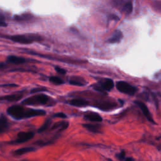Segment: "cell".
<instances>
[{
	"label": "cell",
	"mask_w": 161,
	"mask_h": 161,
	"mask_svg": "<svg viewBox=\"0 0 161 161\" xmlns=\"http://www.w3.org/2000/svg\"><path fill=\"white\" fill-rule=\"evenodd\" d=\"M7 113L16 120L30 118L38 116H44L46 114L44 110L25 108L20 105H13L7 109Z\"/></svg>",
	"instance_id": "6da1fadb"
},
{
	"label": "cell",
	"mask_w": 161,
	"mask_h": 161,
	"mask_svg": "<svg viewBox=\"0 0 161 161\" xmlns=\"http://www.w3.org/2000/svg\"><path fill=\"white\" fill-rule=\"evenodd\" d=\"M10 39L11 41L22 44H32L34 41H39L41 39L40 37H37L35 35H30L26 36L25 35H13L10 37Z\"/></svg>",
	"instance_id": "7a4b0ae2"
},
{
	"label": "cell",
	"mask_w": 161,
	"mask_h": 161,
	"mask_svg": "<svg viewBox=\"0 0 161 161\" xmlns=\"http://www.w3.org/2000/svg\"><path fill=\"white\" fill-rule=\"evenodd\" d=\"M49 101V98L45 95H38L25 99L22 104L25 105H38L46 104Z\"/></svg>",
	"instance_id": "3957f363"
},
{
	"label": "cell",
	"mask_w": 161,
	"mask_h": 161,
	"mask_svg": "<svg viewBox=\"0 0 161 161\" xmlns=\"http://www.w3.org/2000/svg\"><path fill=\"white\" fill-rule=\"evenodd\" d=\"M116 87L120 92L127 94V95L130 96L135 95L137 91V88L135 86H133L132 85L125 81L117 82L116 84Z\"/></svg>",
	"instance_id": "277c9868"
},
{
	"label": "cell",
	"mask_w": 161,
	"mask_h": 161,
	"mask_svg": "<svg viewBox=\"0 0 161 161\" xmlns=\"http://www.w3.org/2000/svg\"><path fill=\"white\" fill-rule=\"evenodd\" d=\"M34 137V133L32 132H19L17 135V139L15 140L11 141L10 142L11 144H15V143H22L24 142H27Z\"/></svg>",
	"instance_id": "5b68a950"
},
{
	"label": "cell",
	"mask_w": 161,
	"mask_h": 161,
	"mask_svg": "<svg viewBox=\"0 0 161 161\" xmlns=\"http://www.w3.org/2000/svg\"><path fill=\"white\" fill-rule=\"evenodd\" d=\"M135 103L139 108H140V110H142L143 114L145 115V116L146 117V118L150 122L152 123V124H155L154 122V120L152 118V116L149 112V110L147 108V106H146L145 104H144L143 102H141L140 101H135Z\"/></svg>",
	"instance_id": "8992f818"
},
{
	"label": "cell",
	"mask_w": 161,
	"mask_h": 161,
	"mask_svg": "<svg viewBox=\"0 0 161 161\" xmlns=\"http://www.w3.org/2000/svg\"><path fill=\"white\" fill-rule=\"evenodd\" d=\"M123 37V33L119 30H116L114 32L112 37L107 40V42L109 44H118L122 41Z\"/></svg>",
	"instance_id": "52a82bcc"
},
{
	"label": "cell",
	"mask_w": 161,
	"mask_h": 161,
	"mask_svg": "<svg viewBox=\"0 0 161 161\" xmlns=\"http://www.w3.org/2000/svg\"><path fill=\"white\" fill-rule=\"evenodd\" d=\"M115 84L113 80L108 78L104 79L100 83V88H101V91H110L113 88Z\"/></svg>",
	"instance_id": "ba28073f"
},
{
	"label": "cell",
	"mask_w": 161,
	"mask_h": 161,
	"mask_svg": "<svg viewBox=\"0 0 161 161\" xmlns=\"http://www.w3.org/2000/svg\"><path fill=\"white\" fill-rule=\"evenodd\" d=\"M84 118L91 122H101L103 121L102 117L95 112H88L84 115Z\"/></svg>",
	"instance_id": "9c48e42d"
},
{
	"label": "cell",
	"mask_w": 161,
	"mask_h": 161,
	"mask_svg": "<svg viewBox=\"0 0 161 161\" xmlns=\"http://www.w3.org/2000/svg\"><path fill=\"white\" fill-rule=\"evenodd\" d=\"M83 127L86 128L88 130L95 133H101V125L99 124H83Z\"/></svg>",
	"instance_id": "30bf717a"
},
{
	"label": "cell",
	"mask_w": 161,
	"mask_h": 161,
	"mask_svg": "<svg viewBox=\"0 0 161 161\" xmlns=\"http://www.w3.org/2000/svg\"><path fill=\"white\" fill-rule=\"evenodd\" d=\"M7 61L13 64H22L26 62V60L23 57L16 56H10L7 58Z\"/></svg>",
	"instance_id": "8fae6325"
},
{
	"label": "cell",
	"mask_w": 161,
	"mask_h": 161,
	"mask_svg": "<svg viewBox=\"0 0 161 161\" xmlns=\"http://www.w3.org/2000/svg\"><path fill=\"white\" fill-rule=\"evenodd\" d=\"M69 104L74 106L83 107L89 104V102L84 99H73L69 101Z\"/></svg>",
	"instance_id": "7c38bea8"
},
{
	"label": "cell",
	"mask_w": 161,
	"mask_h": 161,
	"mask_svg": "<svg viewBox=\"0 0 161 161\" xmlns=\"http://www.w3.org/2000/svg\"><path fill=\"white\" fill-rule=\"evenodd\" d=\"M9 128V124L8 122V120L3 115H2L0 118V133H3L5 132Z\"/></svg>",
	"instance_id": "4fadbf2b"
},
{
	"label": "cell",
	"mask_w": 161,
	"mask_h": 161,
	"mask_svg": "<svg viewBox=\"0 0 161 161\" xmlns=\"http://www.w3.org/2000/svg\"><path fill=\"white\" fill-rule=\"evenodd\" d=\"M69 125V124L68 122H65V121H63V122H59L56 123L52 127L51 130L58 129L59 131H62L68 128Z\"/></svg>",
	"instance_id": "5bb4252c"
},
{
	"label": "cell",
	"mask_w": 161,
	"mask_h": 161,
	"mask_svg": "<svg viewBox=\"0 0 161 161\" xmlns=\"http://www.w3.org/2000/svg\"><path fill=\"white\" fill-rule=\"evenodd\" d=\"M23 97V95L22 94H14V95H7L5 96L2 98V100H6L8 101H17L22 99Z\"/></svg>",
	"instance_id": "9a60e30c"
},
{
	"label": "cell",
	"mask_w": 161,
	"mask_h": 161,
	"mask_svg": "<svg viewBox=\"0 0 161 161\" xmlns=\"http://www.w3.org/2000/svg\"><path fill=\"white\" fill-rule=\"evenodd\" d=\"M35 151V149L34 147H24V148H22V149H19L16 150L14 152V154L15 155H21L26 153H29V152H32Z\"/></svg>",
	"instance_id": "2e32d148"
},
{
	"label": "cell",
	"mask_w": 161,
	"mask_h": 161,
	"mask_svg": "<svg viewBox=\"0 0 161 161\" xmlns=\"http://www.w3.org/2000/svg\"><path fill=\"white\" fill-rule=\"evenodd\" d=\"M49 80L53 84H56V85H61L63 84L64 83V80L57 76H51L49 77Z\"/></svg>",
	"instance_id": "e0dca14e"
},
{
	"label": "cell",
	"mask_w": 161,
	"mask_h": 161,
	"mask_svg": "<svg viewBox=\"0 0 161 161\" xmlns=\"http://www.w3.org/2000/svg\"><path fill=\"white\" fill-rule=\"evenodd\" d=\"M123 11L126 13L127 15H129L133 11V5L132 2H129L125 4L123 7Z\"/></svg>",
	"instance_id": "ac0fdd59"
},
{
	"label": "cell",
	"mask_w": 161,
	"mask_h": 161,
	"mask_svg": "<svg viewBox=\"0 0 161 161\" xmlns=\"http://www.w3.org/2000/svg\"><path fill=\"white\" fill-rule=\"evenodd\" d=\"M50 125H51V120L50 119H47L45 121V122L44 124V125L38 130V133H42V132H45V130H47L49 128V127L50 126Z\"/></svg>",
	"instance_id": "d6986e66"
},
{
	"label": "cell",
	"mask_w": 161,
	"mask_h": 161,
	"mask_svg": "<svg viewBox=\"0 0 161 161\" xmlns=\"http://www.w3.org/2000/svg\"><path fill=\"white\" fill-rule=\"evenodd\" d=\"M30 18V16L29 15H23L22 16H15V20L17 21H25Z\"/></svg>",
	"instance_id": "ffe728a7"
},
{
	"label": "cell",
	"mask_w": 161,
	"mask_h": 161,
	"mask_svg": "<svg viewBox=\"0 0 161 161\" xmlns=\"http://www.w3.org/2000/svg\"><path fill=\"white\" fill-rule=\"evenodd\" d=\"M69 84L71 85H74V86H83L84 85V84H83L81 81H79V80H75V79H72L69 80Z\"/></svg>",
	"instance_id": "44dd1931"
},
{
	"label": "cell",
	"mask_w": 161,
	"mask_h": 161,
	"mask_svg": "<svg viewBox=\"0 0 161 161\" xmlns=\"http://www.w3.org/2000/svg\"><path fill=\"white\" fill-rule=\"evenodd\" d=\"M55 70L56 71L57 73H58L59 74H65L67 73V71L63 68H60V67L59 66H56L55 67Z\"/></svg>",
	"instance_id": "7402d4cb"
},
{
	"label": "cell",
	"mask_w": 161,
	"mask_h": 161,
	"mask_svg": "<svg viewBox=\"0 0 161 161\" xmlns=\"http://www.w3.org/2000/svg\"><path fill=\"white\" fill-rule=\"evenodd\" d=\"M0 25H1L2 27H5V26H7V24L5 22V18L2 13H1V16H0Z\"/></svg>",
	"instance_id": "603a6c76"
},
{
	"label": "cell",
	"mask_w": 161,
	"mask_h": 161,
	"mask_svg": "<svg viewBox=\"0 0 161 161\" xmlns=\"http://www.w3.org/2000/svg\"><path fill=\"white\" fill-rule=\"evenodd\" d=\"M53 117H57V118H66L67 115L63 113H58L56 114L53 115Z\"/></svg>",
	"instance_id": "cb8c5ba5"
},
{
	"label": "cell",
	"mask_w": 161,
	"mask_h": 161,
	"mask_svg": "<svg viewBox=\"0 0 161 161\" xmlns=\"http://www.w3.org/2000/svg\"><path fill=\"white\" fill-rule=\"evenodd\" d=\"M125 151H122L119 154L117 155V157L120 160H122L125 159Z\"/></svg>",
	"instance_id": "d4e9b609"
},
{
	"label": "cell",
	"mask_w": 161,
	"mask_h": 161,
	"mask_svg": "<svg viewBox=\"0 0 161 161\" xmlns=\"http://www.w3.org/2000/svg\"><path fill=\"white\" fill-rule=\"evenodd\" d=\"M47 89L45 88H34L31 91V93H35L38 92H41V91H45Z\"/></svg>",
	"instance_id": "484cf974"
},
{
	"label": "cell",
	"mask_w": 161,
	"mask_h": 161,
	"mask_svg": "<svg viewBox=\"0 0 161 161\" xmlns=\"http://www.w3.org/2000/svg\"><path fill=\"white\" fill-rule=\"evenodd\" d=\"M110 18L112 19V20H116V21H118L119 20V17L115 15H110Z\"/></svg>",
	"instance_id": "4316f807"
},
{
	"label": "cell",
	"mask_w": 161,
	"mask_h": 161,
	"mask_svg": "<svg viewBox=\"0 0 161 161\" xmlns=\"http://www.w3.org/2000/svg\"><path fill=\"white\" fill-rule=\"evenodd\" d=\"M17 87V85L15 84H5V85H2V87Z\"/></svg>",
	"instance_id": "83f0119b"
},
{
	"label": "cell",
	"mask_w": 161,
	"mask_h": 161,
	"mask_svg": "<svg viewBox=\"0 0 161 161\" xmlns=\"http://www.w3.org/2000/svg\"><path fill=\"white\" fill-rule=\"evenodd\" d=\"M125 161H133V160L132 158H127Z\"/></svg>",
	"instance_id": "f1b7e54d"
},
{
	"label": "cell",
	"mask_w": 161,
	"mask_h": 161,
	"mask_svg": "<svg viewBox=\"0 0 161 161\" xmlns=\"http://www.w3.org/2000/svg\"><path fill=\"white\" fill-rule=\"evenodd\" d=\"M22 161H26V160H22Z\"/></svg>",
	"instance_id": "f546056e"
}]
</instances>
